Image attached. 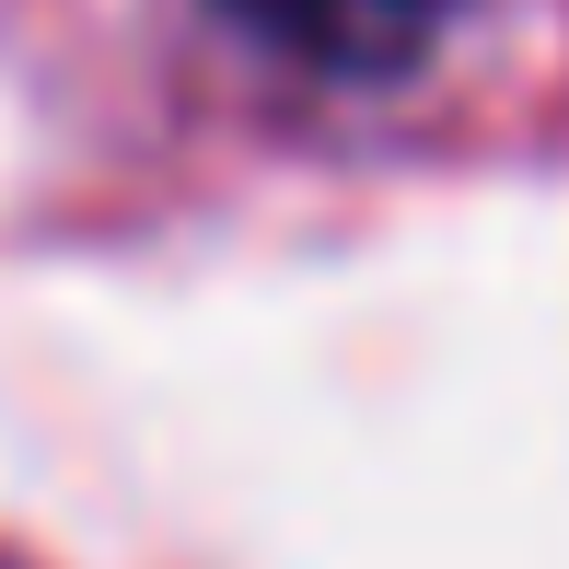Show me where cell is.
Here are the masks:
<instances>
[{
	"label": "cell",
	"mask_w": 569,
	"mask_h": 569,
	"mask_svg": "<svg viewBox=\"0 0 569 569\" xmlns=\"http://www.w3.org/2000/svg\"><path fill=\"white\" fill-rule=\"evenodd\" d=\"M244 36H268L279 59L338 70V82H372V70H407L430 36H442L453 0H221Z\"/></svg>",
	"instance_id": "cell-1"
}]
</instances>
